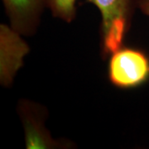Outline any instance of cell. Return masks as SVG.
I'll return each mask as SVG.
<instances>
[{"instance_id":"3","label":"cell","mask_w":149,"mask_h":149,"mask_svg":"<svg viewBox=\"0 0 149 149\" xmlns=\"http://www.w3.org/2000/svg\"><path fill=\"white\" fill-rule=\"evenodd\" d=\"M21 34L5 24L0 26V82L4 87L12 85L30 48Z\"/></svg>"},{"instance_id":"6","label":"cell","mask_w":149,"mask_h":149,"mask_svg":"<svg viewBox=\"0 0 149 149\" xmlns=\"http://www.w3.org/2000/svg\"><path fill=\"white\" fill-rule=\"evenodd\" d=\"M76 2L77 0H45V4L55 17L70 22L76 15Z\"/></svg>"},{"instance_id":"1","label":"cell","mask_w":149,"mask_h":149,"mask_svg":"<svg viewBox=\"0 0 149 149\" xmlns=\"http://www.w3.org/2000/svg\"><path fill=\"white\" fill-rule=\"evenodd\" d=\"M101 14L102 49L111 55L123 47L132 15L133 0H87Z\"/></svg>"},{"instance_id":"2","label":"cell","mask_w":149,"mask_h":149,"mask_svg":"<svg viewBox=\"0 0 149 149\" xmlns=\"http://www.w3.org/2000/svg\"><path fill=\"white\" fill-rule=\"evenodd\" d=\"M109 77L118 88L140 86L149 79V58L138 49L122 47L110 55Z\"/></svg>"},{"instance_id":"7","label":"cell","mask_w":149,"mask_h":149,"mask_svg":"<svg viewBox=\"0 0 149 149\" xmlns=\"http://www.w3.org/2000/svg\"><path fill=\"white\" fill-rule=\"evenodd\" d=\"M137 4L142 13L149 17V0H138Z\"/></svg>"},{"instance_id":"5","label":"cell","mask_w":149,"mask_h":149,"mask_svg":"<svg viewBox=\"0 0 149 149\" xmlns=\"http://www.w3.org/2000/svg\"><path fill=\"white\" fill-rule=\"evenodd\" d=\"M36 105L32 103H22L20 114L25 132V143L27 149L54 148L58 144L51 138L44 127L43 121Z\"/></svg>"},{"instance_id":"4","label":"cell","mask_w":149,"mask_h":149,"mask_svg":"<svg viewBox=\"0 0 149 149\" xmlns=\"http://www.w3.org/2000/svg\"><path fill=\"white\" fill-rule=\"evenodd\" d=\"M10 27L22 36L34 34L39 25L45 0H2Z\"/></svg>"}]
</instances>
